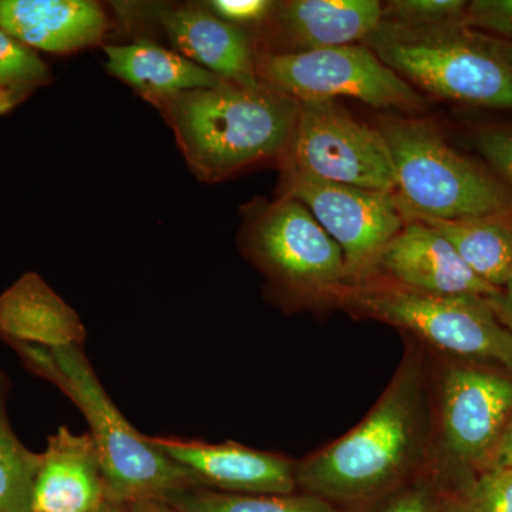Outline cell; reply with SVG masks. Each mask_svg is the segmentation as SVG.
Instances as JSON below:
<instances>
[{
  "label": "cell",
  "mask_w": 512,
  "mask_h": 512,
  "mask_svg": "<svg viewBox=\"0 0 512 512\" xmlns=\"http://www.w3.org/2000/svg\"><path fill=\"white\" fill-rule=\"evenodd\" d=\"M431 355L406 338L402 362L365 419L296 460L298 491L339 505H372L429 471Z\"/></svg>",
  "instance_id": "cell-1"
},
{
  "label": "cell",
  "mask_w": 512,
  "mask_h": 512,
  "mask_svg": "<svg viewBox=\"0 0 512 512\" xmlns=\"http://www.w3.org/2000/svg\"><path fill=\"white\" fill-rule=\"evenodd\" d=\"M174 131L188 167L220 183L252 165L284 158L299 101L262 82H227L148 100Z\"/></svg>",
  "instance_id": "cell-2"
},
{
  "label": "cell",
  "mask_w": 512,
  "mask_h": 512,
  "mask_svg": "<svg viewBox=\"0 0 512 512\" xmlns=\"http://www.w3.org/2000/svg\"><path fill=\"white\" fill-rule=\"evenodd\" d=\"M431 355L429 476L443 493L490 470L512 417V370Z\"/></svg>",
  "instance_id": "cell-3"
},
{
  "label": "cell",
  "mask_w": 512,
  "mask_h": 512,
  "mask_svg": "<svg viewBox=\"0 0 512 512\" xmlns=\"http://www.w3.org/2000/svg\"><path fill=\"white\" fill-rule=\"evenodd\" d=\"M336 306L400 330L433 355L512 370V330L483 296L430 295L376 276L346 288Z\"/></svg>",
  "instance_id": "cell-4"
},
{
  "label": "cell",
  "mask_w": 512,
  "mask_h": 512,
  "mask_svg": "<svg viewBox=\"0 0 512 512\" xmlns=\"http://www.w3.org/2000/svg\"><path fill=\"white\" fill-rule=\"evenodd\" d=\"M379 130L392 154L404 217L451 221L512 214L505 184L460 156L429 121L393 117Z\"/></svg>",
  "instance_id": "cell-5"
},
{
  "label": "cell",
  "mask_w": 512,
  "mask_h": 512,
  "mask_svg": "<svg viewBox=\"0 0 512 512\" xmlns=\"http://www.w3.org/2000/svg\"><path fill=\"white\" fill-rule=\"evenodd\" d=\"M365 45L406 82L434 96L512 110V67L493 39L464 25L406 28L382 20Z\"/></svg>",
  "instance_id": "cell-6"
},
{
  "label": "cell",
  "mask_w": 512,
  "mask_h": 512,
  "mask_svg": "<svg viewBox=\"0 0 512 512\" xmlns=\"http://www.w3.org/2000/svg\"><path fill=\"white\" fill-rule=\"evenodd\" d=\"M53 352L64 373L62 393L76 404L89 424L111 503L163 500L173 491L200 487L183 466L128 423L111 402L82 346Z\"/></svg>",
  "instance_id": "cell-7"
},
{
  "label": "cell",
  "mask_w": 512,
  "mask_h": 512,
  "mask_svg": "<svg viewBox=\"0 0 512 512\" xmlns=\"http://www.w3.org/2000/svg\"><path fill=\"white\" fill-rule=\"evenodd\" d=\"M241 248L286 302L336 305L348 288L342 249L312 212L291 197L281 195L245 210Z\"/></svg>",
  "instance_id": "cell-8"
},
{
  "label": "cell",
  "mask_w": 512,
  "mask_h": 512,
  "mask_svg": "<svg viewBox=\"0 0 512 512\" xmlns=\"http://www.w3.org/2000/svg\"><path fill=\"white\" fill-rule=\"evenodd\" d=\"M282 170L315 180L396 194V171L379 128L335 100L299 101V116Z\"/></svg>",
  "instance_id": "cell-9"
},
{
  "label": "cell",
  "mask_w": 512,
  "mask_h": 512,
  "mask_svg": "<svg viewBox=\"0 0 512 512\" xmlns=\"http://www.w3.org/2000/svg\"><path fill=\"white\" fill-rule=\"evenodd\" d=\"M259 80L298 101L356 99L376 109L416 111L424 99L366 45L258 55Z\"/></svg>",
  "instance_id": "cell-10"
},
{
  "label": "cell",
  "mask_w": 512,
  "mask_h": 512,
  "mask_svg": "<svg viewBox=\"0 0 512 512\" xmlns=\"http://www.w3.org/2000/svg\"><path fill=\"white\" fill-rule=\"evenodd\" d=\"M281 195L302 202L342 249L348 288L376 278L380 255L406 225L394 192L326 183L282 170Z\"/></svg>",
  "instance_id": "cell-11"
},
{
  "label": "cell",
  "mask_w": 512,
  "mask_h": 512,
  "mask_svg": "<svg viewBox=\"0 0 512 512\" xmlns=\"http://www.w3.org/2000/svg\"><path fill=\"white\" fill-rule=\"evenodd\" d=\"M151 443L183 466L198 485L229 494L298 493L291 458L255 450L235 441L210 444L174 437H150Z\"/></svg>",
  "instance_id": "cell-12"
},
{
  "label": "cell",
  "mask_w": 512,
  "mask_h": 512,
  "mask_svg": "<svg viewBox=\"0 0 512 512\" xmlns=\"http://www.w3.org/2000/svg\"><path fill=\"white\" fill-rule=\"evenodd\" d=\"M376 276L430 295L490 299L500 293L471 271L437 229L412 218L384 248Z\"/></svg>",
  "instance_id": "cell-13"
},
{
  "label": "cell",
  "mask_w": 512,
  "mask_h": 512,
  "mask_svg": "<svg viewBox=\"0 0 512 512\" xmlns=\"http://www.w3.org/2000/svg\"><path fill=\"white\" fill-rule=\"evenodd\" d=\"M154 19L171 45L191 62L231 82H261L256 70L258 53L251 36L218 18L207 5L160 6L154 9Z\"/></svg>",
  "instance_id": "cell-14"
},
{
  "label": "cell",
  "mask_w": 512,
  "mask_h": 512,
  "mask_svg": "<svg viewBox=\"0 0 512 512\" xmlns=\"http://www.w3.org/2000/svg\"><path fill=\"white\" fill-rule=\"evenodd\" d=\"M110 501L99 454L90 434L60 427L42 453L32 512L90 511Z\"/></svg>",
  "instance_id": "cell-15"
},
{
  "label": "cell",
  "mask_w": 512,
  "mask_h": 512,
  "mask_svg": "<svg viewBox=\"0 0 512 512\" xmlns=\"http://www.w3.org/2000/svg\"><path fill=\"white\" fill-rule=\"evenodd\" d=\"M0 29L32 49L70 53L99 43L109 19L90 0H0Z\"/></svg>",
  "instance_id": "cell-16"
},
{
  "label": "cell",
  "mask_w": 512,
  "mask_h": 512,
  "mask_svg": "<svg viewBox=\"0 0 512 512\" xmlns=\"http://www.w3.org/2000/svg\"><path fill=\"white\" fill-rule=\"evenodd\" d=\"M285 52H308L366 42L383 20L377 0H289L271 18Z\"/></svg>",
  "instance_id": "cell-17"
},
{
  "label": "cell",
  "mask_w": 512,
  "mask_h": 512,
  "mask_svg": "<svg viewBox=\"0 0 512 512\" xmlns=\"http://www.w3.org/2000/svg\"><path fill=\"white\" fill-rule=\"evenodd\" d=\"M0 338L59 349L83 346L79 313L36 272H26L0 295Z\"/></svg>",
  "instance_id": "cell-18"
},
{
  "label": "cell",
  "mask_w": 512,
  "mask_h": 512,
  "mask_svg": "<svg viewBox=\"0 0 512 512\" xmlns=\"http://www.w3.org/2000/svg\"><path fill=\"white\" fill-rule=\"evenodd\" d=\"M104 50L107 72L130 84L147 101L190 90L211 89L227 82L150 39H137L130 45L107 46Z\"/></svg>",
  "instance_id": "cell-19"
},
{
  "label": "cell",
  "mask_w": 512,
  "mask_h": 512,
  "mask_svg": "<svg viewBox=\"0 0 512 512\" xmlns=\"http://www.w3.org/2000/svg\"><path fill=\"white\" fill-rule=\"evenodd\" d=\"M410 220V218H406ZM440 232L471 271L497 289L512 275V214L466 220L416 218Z\"/></svg>",
  "instance_id": "cell-20"
},
{
  "label": "cell",
  "mask_w": 512,
  "mask_h": 512,
  "mask_svg": "<svg viewBox=\"0 0 512 512\" xmlns=\"http://www.w3.org/2000/svg\"><path fill=\"white\" fill-rule=\"evenodd\" d=\"M163 501L177 512H342L328 500L302 491L286 495L229 494L190 487L165 495Z\"/></svg>",
  "instance_id": "cell-21"
},
{
  "label": "cell",
  "mask_w": 512,
  "mask_h": 512,
  "mask_svg": "<svg viewBox=\"0 0 512 512\" xmlns=\"http://www.w3.org/2000/svg\"><path fill=\"white\" fill-rule=\"evenodd\" d=\"M8 380L0 372V512H32V495L42 454L20 443L6 413Z\"/></svg>",
  "instance_id": "cell-22"
},
{
  "label": "cell",
  "mask_w": 512,
  "mask_h": 512,
  "mask_svg": "<svg viewBox=\"0 0 512 512\" xmlns=\"http://www.w3.org/2000/svg\"><path fill=\"white\" fill-rule=\"evenodd\" d=\"M52 82V72L35 50L0 29V116Z\"/></svg>",
  "instance_id": "cell-23"
},
{
  "label": "cell",
  "mask_w": 512,
  "mask_h": 512,
  "mask_svg": "<svg viewBox=\"0 0 512 512\" xmlns=\"http://www.w3.org/2000/svg\"><path fill=\"white\" fill-rule=\"evenodd\" d=\"M443 493V491H441ZM443 512H512V470L491 468L443 493Z\"/></svg>",
  "instance_id": "cell-24"
},
{
  "label": "cell",
  "mask_w": 512,
  "mask_h": 512,
  "mask_svg": "<svg viewBox=\"0 0 512 512\" xmlns=\"http://www.w3.org/2000/svg\"><path fill=\"white\" fill-rule=\"evenodd\" d=\"M464 0H393L383 6V20L406 28L464 25Z\"/></svg>",
  "instance_id": "cell-25"
},
{
  "label": "cell",
  "mask_w": 512,
  "mask_h": 512,
  "mask_svg": "<svg viewBox=\"0 0 512 512\" xmlns=\"http://www.w3.org/2000/svg\"><path fill=\"white\" fill-rule=\"evenodd\" d=\"M441 503L443 493L427 473L376 501L372 512H443Z\"/></svg>",
  "instance_id": "cell-26"
},
{
  "label": "cell",
  "mask_w": 512,
  "mask_h": 512,
  "mask_svg": "<svg viewBox=\"0 0 512 512\" xmlns=\"http://www.w3.org/2000/svg\"><path fill=\"white\" fill-rule=\"evenodd\" d=\"M464 26L512 39V0H474L468 3Z\"/></svg>",
  "instance_id": "cell-27"
},
{
  "label": "cell",
  "mask_w": 512,
  "mask_h": 512,
  "mask_svg": "<svg viewBox=\"0 0 512 512\" xmlns=\"http://www.w3.org/2000/svg\"><path fill=\"white\" fill-rule=\"evenodd\" d=\"M476 144L491 168L512 185V127H494L478 133Z\"/></svg>",
  "instance_id": "cell-28"
},
{
  "label": "cell",
  "mask_w": 512,
  "mask_h": 512,
  "mask_svg": "<svg viewBox=\"0 0 512 512\" xmlns=\"http://www.w3.org/2000/svg\"><path fill=\"white\" fill-rule=\"evenodd\" d=\"M218 18L231 25H259L271 18L276 2L271 0H211L205 3Z\"/></svg>",
  "instance_id": "cell-29"
},
{
  "label": "cell",
  "mask_w": 512,
  "mask_h": 512,
  "mask_svg": "<svg viewBox=\"0 0 512 512\" xmlns=\"http://www.w3.org/2000/svg\"><path fill=\"white\" fill-rule=\"evenodd\" d=\"M9 345L16 349V352L22 357L23 362L26 363V366H28L33 373L43 377L47 382L55 384L57 389L62 392L64 373L53 349L19 342H10Z\"/></svg>",
  "instance_id": "cell-30"
},
{
  "label": "cell",
  "mask_w": 512,
  "mask_h": 512,
  "mask_svg": "<svg viewBox=\"0 0 512 512\" xmlns=\"http://www.w3.org/2000/svg\"><path fill=\"white\" fill-rule=\"evenodd\" d=\"M501 322L512 330V275L500 293L488 299Z\"/></svg>",
  "instance_id": "cell-31"
},
{
  "label": "cell",
  "mask_w": 512,
  "mask_h": 512,
  "mask_svg": "<svg viewBox=\"0 0 512 512\" xmlns=\"http://www.w3.org/2000/svg\"><path fill=\"white\" fill-rule=\"evenodd\" d=\"M491 468L512 470V417L510 423H508L507 429L504 431L503 439H501L497 450H495L490 470Z\"/></svg>",
  "instance_id": "cell-32"
},
{
  "label": "cell",
  "mask_w": 512,
  "mask_h": 512,
  "mask_svg": "<svg viewBox=\"0 0 512 512\" xmlns=\"http://www.w3.org/2000/svg\"><path fill=\"white\" fill-rule=\"evenodd\" d=\"M124 512H177L163 500H143L124 505Z\"/></svg>",
  "instance_id": "cell-33"
},
{
  "label": "cell",
  "mask_w": 512,
  "mask_h": 512,
  "mask_svg": "<svg viewBox=\"0 0 512 512\" xmlns=\"http://www.w3.org/2000/svg\"><path fill=\"white\" fill-rule=\"evenodd\" d=\"M494 49L512 67V42H498L493 39Z\"/></svg>",
  "instance_id": "cell-34"
},
{
  "label": "cell",
  "mask_w": 512,
  "mask_h": 512,
  "mask_svg": "<svg viewBox=\"0 0 512 512\" xmlns=\"http://www.w3.org/2000/svg\"><path fill=\"white\" fill-rule=\"evenodd\" d=\"M74 512H124V505L111 503V501H107V503L100 505L99 508H94V510Z\"/></svg>",
  "instance_id": "cell-35"
}]
</instances>
